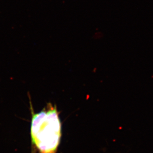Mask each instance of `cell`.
<instances>
[{
  "instance_id": "obj_1",
  "label": "cell",
  "mask_w": 153,
  "mask_h": 153,
  "mask_svg": "<svg viewBox=\"0 0 153 153\" xmlns=\"http://www.w3.org/2000/svg\"><path fill=\"white\" fill-rule=\"evenodd\" d=\"M31 106V139L39 153H56L62 136V124L58 108L48 103L41 111L35 113Z\"/></svg>"
}]
</instances>
